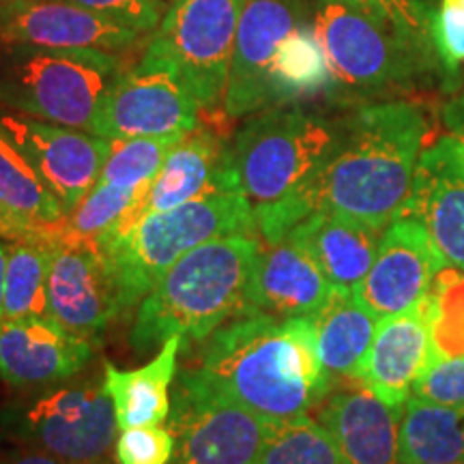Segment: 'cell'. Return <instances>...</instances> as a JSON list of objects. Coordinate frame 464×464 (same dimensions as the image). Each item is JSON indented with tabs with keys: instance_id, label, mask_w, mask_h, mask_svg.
Segmentation results:
<instances>
[{
	"instance_id": "1",
	"label": "cell",
	"mask_w": 464,
	"mask_h": 464,
	"mask_svg": "<svg viewBox=\"0 0 464 464\" xmlns=\"http://www.w3.org/2000/svg\"><path fill=\"white\" fill-rule=\"evenodd\" d=\"M198 370L226 396L276 423L310 415L334 387L307 316L232 318L205 340Z\"/></svg>"
},
{
	"instance_id": "2",
	"label": "cell",
	"mask_w": 464,
	"mask_h": 464,
	"mask_svg": "<svg viewBox=\"0 0 464 464\" xmlns=\"http://www.w3.org/2000/svg\"><path fill=\"white\" fill-rule=\"evenodd\" d=\"M430 125L411 102H379L338 123V140L307 189L310 213L332 211L385 232L400 218Z\"/></svg>"
},
{
	"instance_id": "3",
	"label": "cell",
	"mask_w": 464,
	"mask_h": 464,
	"mask_svg": "<svg viewBox=\"0 0 464 464\" xmlns=\"http://www.w3.org/2000/svg\"><path fill=\"white\" fill-rule=\"evenodd\" d=\"M338 140V123L301 108L249 114L230 142L232 189L256 216L260 241L276 243L310 216L305 196Z\"/></svg>"
},
{
	"instance_id": "4",
	"label": "cell",
	"mask_w": 464,
	"mask_h": 464,
	"mask_svg": "<svg viewBox=\"0 0 464 464\" xmlns=\"http://www.w3.org/2000/svg\"><path fill=\"white\" fill-rule=\"evenodd\" d=\"M258 252V235H230L185 254L142 299L131 346L147 353L172 335L205 342L222 324L247 314Z\"/></svg>"
},
{
	"instance_id": "5",
	"label": "cell",
	"mask_w": 464,
	"mask_h": 464,
	"mask_svg": "<svg viewBox=\"0 0 464 464\" xmlns=\"http://www.w3.org/2000/svg\"><path fill=\"white\" fill-rule=\"evenodd\" d=\"M230 235H258L256 216L239 191L205 196L149 213L131 228L92 243L112 271L121 314L142 304L161 276L191 249Z\"/></svg>"
},
{
	"instance_id": "6",
	"label": "cell",
	"mask_w": 464,
	"mask_h": 464,
	"mask_svg": "<svg viewBox=\"0 0 464 464\" xmlns=\"http://www.w3.org/2000/svg\"><path fill=\"white\" fill-rule=\"evenodd\" d=\"M123 69L112 52L0 44V108L92 133Z\"/></svg>"
},
{
	"instance_id": "7",
	"label": "cell",
	"mask_w": 464,
	"mask_h": 464,
	"mask_svg": "<svg viewBox=\"0 0 464 464\" xmlns=\"http://www.w3.org/2000/svg\"><path fill=\"white\" fill-rule=\"evenodd\" d=\"M312 24L329 69L335 97L376 95L411 82L430 52L382 28L346 0H316Z\"/></svg>"
},
{
	"instance_id": "8",
	"label": "cell",
	"mask_w": 464,
	"mask_h": 464,
	"mask_svg": "<svg viewBox=\"0 0 464 464\" xmlns=\"http://www.w3.org/2000/svg\"><path fill=\"white\" fill-rule=\"evenodd\" d=\"M168 423L177 464H256L276 428L219 392L198 368L179 376Z\"/></svg>"
},
{
	"instance_id": "9",
	"label": "cell",
	"mask_w": 464,
	"mask_h": 464,
	"mask_svg": "<svg viewBox=\"0 0 464 464\" xmlns=\"http://www.w3.org/2000/svg\"><path fill=\"white\" fill-rule=\"evenodd\" d=\"M0 423L24 448L69 464H110L121 430L106 385L63 387L31 404L9 406Z\"/></svg>"
},
{
	"instance_id": "10",
	"label": "cell",
	"mask_w": 464,
	"mask_h": 464,
	"mask_svg": "<svg viewBox=\"0 0 464 464\" xmlns=\"http://www.w3.org/2000/svg\"><path fill=\"white\" fill-rule=\"evenodd\" d=\"M247 0H174L149 45L170 58L200 110L224 108L232 48Z\"/></svg>"
},
{
	"instance_id": "11",
	"label": "cell",
	"mask_w": 464,
	"mask_h": 464,
	"mask_svg": "<svg viewBox=\"0 0 464 464\" xmlns=\"http://www.w3.org/2000/svg\"><path fill=\"white\" fill-rule=\"evenodd\" d=\"M198 102L170 58L147 45L110 89L92 133L106 140L185 136L198 127Z\"/></svg>"
},
{
	"instance_id": "12",
	"label": "cell",
	"mask_w": 464,
	"mask_h": 464,
	"mask_svg": "<svg viewBox=\"0 0 464 464\" xmlns=\"http://www.w3.org/2000/svg\"><path fill=\"white\" fill-rule=\"evenodd\" d=\"M307 22H312V11L305 0H247L237 28L224 97L228 119H246L277 106L276 61L290 34Z\"/></svg>"
},
{
	"instance_id": "13",
	"label": "cell",
	"mask_w": 464,
	"mask_h": 464,
	"mask_svg": "<svg viewBox=\"0 0 464 464\" xmlns=\"http://www.w3.org/2000/svg\"><path fill=\"white\" fill-rule=\"evenodd\" d=\"M0 125L61 200L65 213L73 211L100 181L110 153L106 138L9 110H0Z\"/></svg>"
},
{
	"instance_id": "14",
	"label": "cell",
	"mask_w": 464,
	"mask_h": 464,
	"mask_svg": "<svg viewBox=\"0 0 464 464\" xmlns=\"http://www.w3.org/2000/svg\"><path fill=\"white\" fill-rule=\"evenodd\" d=\"M445 266L426 226L400 216L382 232L374 263L355 293L379 318L406 314L420 307Z\"/></svg>"
},
{
	"instance_id": "15",
	"label": "cell",
	"mask_w": 464,
	"mask_h": 464,
	"mask_svg": "<svg viewBox=\"0 0 464 464\" xmlns=\"http://www.w3.org/2000/svg\"><path fill=\"white\" fill-rule=\"evenodd\" d=\"M119 314L114 277L102 249L92 243L54 241L48 316L92 344Z\"/></svg>"
},
{
	"instance_id": "16",
	"label": "cell",
	"mask_w": 464,
	"mask_h": 464,
	"mask_svg": "<svg viewBox=\"0 0 464 464\" xmlns=\"http://www.w3.org/2000/svg\"><path fill=\"white\" fill-rule=\"evenodd\" d=\"M222 191H235L230 181V144L211 127L198 125L174 144L158 177L138 196L123 222L108 235L131 228L149 213L168 211Z\"/></svg>"
},
{
	"instance_id": "17",
	"label": "cell",
	"mask_w": 464,
	"mask_h": 464,
	"mask_svg": "<svg viewBox=\"0 0 464 464\" xmlns=\"http://www.w3.org/2000/svg\"><path fill=\"white\" fill-rule=\"evenodd\" d=\"M142 34L136 28L56 0H9L0 7V44L125 54L140 44Z\"/></svg>"
},
{
	"instance_id": "18",
	"label": "cell",
	"mask_w": 464,
	"mask_h": 464,
	"mask_svg": "<svg viewBox=\"0 0 464 464\" xmlns=\"http://www.w3.org/2000/svg\"><path fill=\"white\" fill-rule=\"evenodd\" d=\"M400 216L420 219L445 263L464 271V161L448 133L423 149Z\"/></svg>"
},
{
	"instance_id": "19",
	"label": "cell",
	"mask_w": 464,
	"mask_h": 464,
	"mask_svg": "<svg viewBox=\"0 0 464 464\" xmlns=\"http://www.w3.org/2000/svg\"><path fill=\"white\" fill-rule=\"evenodd\" d=\"M91 351V342L50 316L0 323V379L17 390L69 379L84 368Z\"/></svg>"
},
{
	"instance_id": "20",
	"label": "cell",
	"mask_w": 464,
	"mask_h": 464,
	"mask_svg": "<svg viewBox=\"0 0 464 464\" xmlns=\"http://www.w3.org/2000/svg\"><path fill=\"white\" fill-rule=\"evenodd\" d=\"M316 411L348 464H402L400 420L404 406L387 404L357 381L332 387Z\"/></svg>"
},
{
	"instance_id": "21",
	"label": "cell",
	"mask_w": 464,
	"mask_h": 464,
	"mask_svg": "<svg viewBox=\"0 0 464 464\" xmlns=\"http://www.w3.org/2000/svg\"><path fill=\"white\" fill-rule=\"evenodd\" d=\"M334 288L310 254L288 237L276 243L260 241L247 307L249 312L280 318H310L324 305Z\"/></svg>"
},
{
	"instance_id": "22",
	"label": "cell",
	"mask_w": 464,
	"mask_h": 464,
	"mask_svg": "<svg viewBox=\"0 0 464 464\" xmlns=\"http://www.w3.org/2000/svg\"><path fill=\"white\" fill-rule=\"evenodd\" d=\"M430 359V332L420 310L387 316L376 324L372 344L351 379L402 409Z\"/></svg>"
},
{
	"instance_id": "23",
	"label": "cell",
	"mask_w": 464,
	"mask_h": 464,
	"mask_svg": "<svg viewBox=\"0 0 464 464\" xmlns=\"http://www.w3.org/2000/svg\"><path fill=\"white\" fill-rule=\"evenodd\" d=\"M382 232L355 218L314 211L288 232L334 286L355 290L376 258Z\"/></svg>"
},
{
	"instance_id": "24",
	"label": "cell",
	"mask_w": 464,
	"mask_h": 464,
	"mask_svg": "<svg viewBox=\"0 0 464 464\" xmlns=\"http://www.w3.org/2000/svg\"><path fill=\"white\" fill-rule=\"evenodd\" d=\"M0 213L7 219L9 241H54L65 207L52 194L31 161L0 125Z\"/></svg>"
},
{
	"instance_id": "25",
	"label": "cell",
	"mask_w": 464,
	"mask_h": 464,
	"mask_svg": "<svg viewBox=\"0 0 464 464\" xmlns=\"http://www.w3.org/2000/svg\"><path fill=\"white\" fill-rule=\"evenodd\" d=\"M183 340L179 335L161 344L158 357L138 370H119L106 362L103 385L112 398L121 430L161 426L170 417V385L177 372V355Z\"/></svg>"
},
{
	"instance_id": "26",
	"label": "cell",
	"mask_w": 464,
	"mask_h": 464,
	"mask_svg": "<svg viewBox=\"0 0 464 464\" xmlns=\"http://www.w3.org/2000/svg\"><path fill=\"white\" fill-rule=\"evenodd\" d=\"M316 329L318 355L327 374L351 379L368 353L381 318L353 288H334L324 305L310 316Z\"/></svg>"
},
{
	"instance_id": "27",
	"label": "cell",
	"mask_w": 464,
	"mask_h": 464,
	"mask_svg": "<svg viewBox=\"0 0 464 464\" xmlns=\"http://www.w3.org/2000/svg\"><path fill=\"white\" fill-rule=\"evenodd\" d=\"M402 464H464V406L411 396L400 420Z\"/></svg>"
},
{
	"instance_id": "28",
	"label": "cell",
	"mask_w": 464,
	"mask_h": 464,
	"mask_svg": "<svg viewBox=\"0 0 464 464\" xmlns=\"http://www.w3.org/2000/svg\"><path fill=\"white\" fill-rule=\"evenodd\" d=\"M52 252H54V241H11L7 249V271H5L3 321L48 316Z\"/></svg>"
},
{
	"instance_id": "29",
	"label": "cell",
	"mask_w": 464,
	"mask_h": 464,
	"mask_svg": "<svg viewBox=\"0 0 464 464\" xmlns=\"http://www.w3.org/2000/svg\"><path fill=\"white\" fill-rule=\"evenodd\" d=\"M417 310L430 332V362L464 357V271L440 269Z\"/></svg>"
},
{
	"instance_id": "30",
	"label": "cell",
	"mask_w": 464,
	"mask_h": 464,
	"mask_svg": "<svg viewBox=\"0 0 464 464\" xmlns=\"http://www.w3.org/2000/svg\"><path fill=\"white\" fill-rule=\"evenodd\" d=\"M274 89L277 106L329 91L327 61L312 22L290 34L284 44L274 67Z\"/></svg>"
},
{
	"instance_id": "31",
	"label": "cell",
	"mask_w": 464,
	"mask_h": 464,
	"mask_svg": "<svg viewBox=\"0 0 464 464\" xmlns=\"http://www.w3.org/2000/svg\"><path fill=\"white\" fill-rule=\"evenodd\" d=\"M149 185L150 183L142 185L138 189H123L97 181L95 188L63 219L54 241L97 243L103 239L114 226L123 222L130 208L133 207V202L138 200V196Z\"/></svg>"
},
{
	"instance_id": "32",
	"label": "cell",
	"mask_w": 464,
	"mask_h": 464,
	"mask_svg": "<svg viewBox=\"0 0 464 464\" xmlns=\"http://www.w3.org/2000/svg\"><path fill=\"white\" fill-rule=\"evenodd\" d=\"M256 464H348L327 428L310 415L276 423Z\"/></svg>"
},
{
	"instance_id": "33",
	"label": "cell",
	"mask_w": 464,
	"mask_h": 464,
	"mask_svg": "<svg viewBox=\"0 0 464 464\" xmlns=\"http://www.w3.org/2000/svg\"><path fill=\"white\" fill-rule=\"evenodd\" d=\"M181 138L183 136L110 140V153L100 181L123 189L142 188L158 177L168 153Z\"/></svg>"
},
{
	"instance_id": "34",
	"label": "cell",
	"mask_w": 464,
	"mask_h": 464,
	"mask_svg": "<svg viewBox=\"0 0 464 464\" xmlns=\"http://www.w3.org/2000/svg\"><path fill=\"white\" fill-rule=\"evenodd\" d=\"M382 28L406 39V42L434 50L432 45V14L423 0H346Z\"/></svg>"
},
{
	"instance_id": "35",
	"label": "cell",
	"mask_w": 464,
	"mask_h": 464,
	"mask_svg": "<svg viewBox=\"0 0 464 464\" xmlns=\"http://www.w3.org/2000/svg\"><path fill=\"white\" fill-rule=\"evenodd\" d=\"M177 443L170 428L140 426L121 430L116 439V462L119 464H170Z\"/></svg>"
},
{
	"instance_id": "36",
	"label": "cell",
	"mask_w": 464,
	"mask_h": 464,
	"mask_svg": "<svg viewBox=\"0 0 464 464\" xmlns=\"http://www.w3.org/2000/svg\"><path fill=\"white\" fill-rule=\"evenodd\" d=\"M413 396L434 404L464 406V357L428 363L415 381Z\"/></svg>"
},
{
	"instance_id": "37",
	"label": "cell",
	"mask_w": 464,
	"mask_h": 464,
	"mask_svg": "<svg viewBox=\"0 0 464 464\" xmlns=\"http://www.w3.org/2000/svg\"><path fill=\"white\" fill-rule=\"evenodd\" d=\"M56 3L73 5L123 26L136 28L144 34L155 33L164 17L160 0H56Z\"/></svg>"
},
{
	"instance_id": "38",
	"label": "cell",
	"mask_w": 464,
	"mask_h": 464,
	"mask_svg": "<svg viewBox=\"0 0 464 464\" xmlns=\"http://www.w3.org/2000/svg\"><path fill=\"white\" fill-rule=\"evenodd\" d=\"M430 33L440 63L456 72L464 63V0H440L432 14Z\"/></svg>"
},
{
	"instance_id": "39",
	"label": "cell",
	"mask_w": 464,
	"mask_h": 464,
	"mask_svg": "<svg viewBox=\"0 0 464 464\" xmlns=\"http://www.w3.org/2000/svg\"><path fill=\"white\" fill-rule=\"evenodd\" d=\"M443 123L448 127V136L454 140L458 155L464 161V92L451 100L443 108Z\"/></svg>"
},
{
	"instance_id": "40",
	"label": "cell",
	"mask_w": 464,
	"mask_h": 464,
	"mask_svg": "<svg viewBox=\"0 0 464 464\" xmlns=\"http://www.w3.org/2000/svg\"><path fill=\"white\" fill-rule=\"evenodd\" d=\"M0 464H69V462L61 460V458L56 456L45 454V451L24 448L20 451H14V454H9Z\"/></svg>"
},
{
	"instance_id": "41",
	"label": "cell",
	"mask_w": 464,
	"mask_h": 464,
	"mask_svg": "<svg viewBox=\"0 0 464 464\" xmlns=\"http://www.w3.org/2000/svg\"><path fill=\"white\" fill-rule=\"evenodd\" d=\"M5 271H7V247L0 241V321H3V301H5Z\"/></svg>"
},
{
	"instance_id": "42",
	"label": "cell",
	"mask_w": 464,
	"mask_h": 464,
	"mask_svg": "<svg viewBox=\"0 0 464 464\" xmlns=\"http://www.w3.org/2000/svg\"><path fill=\"white\" fill-rule=\"evenodd\" d=\"M0 237L9 241V226H7V219H5L3 213H0Z\"/></svg>"
},
{
	"instance_id": "43",
	"label": "cell",
	"mask_w": 464,
	"mask_h": 464,
	"mask_svg": "<svg viewBox=\"0 0 464 464\" xmlns=\"http://www.w3.org/2000/svg\"><path fill=\"white\" fill-rule=\"evenodd\" d=\"M9 3V0H0V7H3V5H7Z\"/></svg>"
},
{
	"instance_id": "44",
	"label": "cell",
	"mask_w": 464,
	"mask_h": 464,
	"mask_svg": "<svg viewBox=\"0 0 464 464\" xmlns=\"http://www.w3.org/2000/svg\"><path fill=\"white\" fill-rule=\"evenodd\" d=\"M428 3H430V0H428Z\"/></svg>"
}]
</instances>
